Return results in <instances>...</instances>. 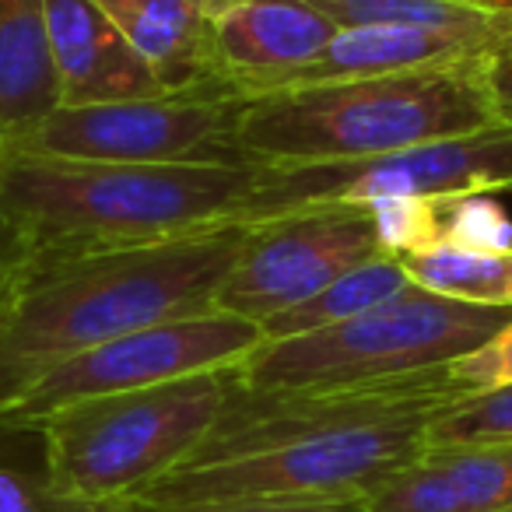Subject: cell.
Wrapping results in <instances>:
<instances>
[{
	"mask_svg": "<svg viewBox=\"0 0 512 512\" xmlns=\"http://www.w3.org/2000/svg\"><path fill=\"white\" fill-rule=\"evenodd\" d=\"M481 442H512V386L456 400L435 414L425 435V446H481Z\"/></svg>",
	"mask_w": 512,
	"mask_h": 512,
	"instance_id": "21",
	"label": "cell"
},
{
	"mask_svg": "<svg viewBox=\"0 0 512 512\" xmlns=\"http://www.w3.org/2000/svg\"><path fill=\"white\" fill-rule=\"evenodd\" d=\"M32 267V253L25 246L22 232L15 228V221L8 218L4 204H0V313L11 302V295L18 292L22 278Z\"/></svg>",
	"mask_w": 512,
	"mask_h": 512,
	"instance_id": "26",
	"label": "cell"
},
{
	"mask_svg": "<svg viewBox=\"0 0 512 512\" xmlns=\"http://www.w3.org/2000/svg\"><path fill=\"white\" fill-rule=\"evenodd\" d=\"M134 505V502H130ZM137 512H369L365 498H320V502H211V505H183V509H144Z\"/></svg>",
	"mask_w": 512,
	"mask_h": 512,
	"instance_id": "25",
	"label": "cell"
},
{
	"mask_svg": "<svg viewBox=\"0 0 512 512\" xmlns=\"http://www.w3.org/2000/svg\"><path fill=\"white\" fill-rule=\"evenodd\" d=\"M60 109L46 0H0V144Z\"/></svg>",
	"mask_w": 512,
	"mask_h": 512,
	"instance_id": "16",
	"label": "cell"
},
{
	"mask_svg": "<svg viewBox=\"0 0 512 512\" xmlns=\"http://www.w3.org/2000/svg\"><path fill=\"white\" fill-rule=\"evenodd\" d=\"M81 512H137L130 502H102V505H85Z\"/></svg>",
	"mask_w": 512,
	"mask_h": 512,
	"instance_id": "29",
	"label": "cell"
},
{
	"mask_svg": "<svg viewBox=\"0 0 512 512\" xmlns=\"http://www.w3.org/2000/svg\"><path fill=\"white\" fill-rule=\"evenodd\" d=\"M404 285H411L404 264H400L397 256H379V260H369V264L334 278L327 288L309 295L299 306L271 316L260 330H264L267 341L316 334V330L337 327V323H348V320H355V316L369 313L372 306H379V302H386L390 295H397Z\"/></svg>",
	"mask_w": 512,
	"mask_h": 512,
	"instance_id": "18",
	"label": "cell"
},
{
	"mask_svg": "<svg viewBox=\"0 0 512 512\" xmlns=\"http://www.w3.org/2000/svg\"><path fill=\"white\" fill-rule=\"evenodd\" d=\"M512 505V442L425 446L365 495L369 512H502Z\"/></svg>",
	"mask_w": 512,
	"mask_h": 512,
	"instance_id": "14",
	"label": "cell"
},
{
	"mask_svg": "<svg viewBox=\"0 0 512 512\" xmlns=\"http://www.w3.org/2000/svg\"><path fill=\"white\" fill-rule=\"evenodd\" d=\"M320 11L337 29H365V25H435V29H463L495 18L463 0H302Z\"/></svg>",
	"mask_w": 512,
	"mask_h": 512,
	"instance_id": "19",
	"label": "cell"
},
{
	"mask_svg": "<svg viewBox=\"0 0 512 512\" xmlns=\"http://www.w3.org/2000/svg\"><path fill=\"white\" fill-rule=\"evenodd\" d=\"M60 109L158 99L165 88L95 0H46Z\"/></svg>",
	"mask_w": 512,
	"mask_h": 512,
	"instance_id": "13",
	"label": "cell"
},
{
	"mask_svg": "<svg viewBox=\"0 0 512 512\" xmlns=\"http://www.w3.org/2000/svg\"><path fill=\"white\" fill-rule=\"evenodd\" d=\"M151 67L165 95L228 92L218 78L211 18L190 0H95Z\"/></svg>",
	"mask_w": 512,
	"mask_h": 512,
	"instance_id": "15",
	"label": "cell"
},
{
	"mask_svg": "<svg viewBox=\"0 0 512 512\" xmlns=\"http://www.w3.org/2000/svg\"><path fill=\"white\" fill-rule=\"evenodd\" d=\"M407 281L442 299L467 306L512 309V249H470L456 242L435 239L432 246L400 260Z\"/></svg>",
	"mask_w": 512,
	"mask_h": 512,
	"instance_id": "17",
	"label": "cell"
},
{
	"mask_svg": "<svg viewBox=\"0 0 512 512\" xmlns=\"http://www.w3.org/2000/svg\"><path fill=\"white\" fill-rule=\"evenodd\" d=\"M235 369L78 400L46 418L36 432L57 491L78 505L137 498L190 460L225 418L239 393Z\"/></svg>",
	"mask_w": 512,
	"mask_h": 512,
	"instance_id": "5",
	"label": "cell"
},
{
	"mask_svg": "<svg viewBox=\"0 0 512 512\" xmlns=\"http://www.w3.org/2000/svg\"><path fill=\"white\" fill-rule=\"evenodd\" d=\"M379 256L386 253L369 204H327L264 218L249 225L214 309L264 327L271 316Z\"/></svg>",
	"mask_w": 512,
	"mask_h": 512,
	"instance_id": "10",
	"label": "cell"
},
{
	"mask_svg": "<svg viewBox=\"0 0 512 512\" xmlns=\"http://www.w3.org/2000/svg\"><path fill=\"white\" fill-rule=\"evenodd\" d=\"M449 376L460 390L474 393H491L512 386V320L505 323L498 334H491L481 348H474L470 355L456 358L449 365Z\"/></svg>",
	"mask_w": 512,
	"mask_h": 512,
	"instance_id": "24",
	"label": "cell"
},
{
	"mask_svg": "<svg viewBox=\"0 0 512 512\" xmlns=\"http://www.w3.org/2000/svg\"><path fill=\"white\" fill-rule=\"evenodd\" d=\"M477 8H484V11H495V15H505V18H512V0H474Z\"/></svg>",
	"mask_w": 512,
	"mask_h": 512,
	"instance_id": "28",
	"label": "cell"
},
{
	"mask_svg": "<svg viewBox=\"0 0 512 512\" xmlns=\"http://www.w3.org/2000/svg\"><path fill=\"white\" fill-rule=\"evenodd\" d=\"M498 190H512V120L379 158L295 165V169L260 165V183L239 225H256L264 218L306 207L372 204L379 197H421L442 207Z\"/></svg>",
	"mask_w": 512,
	"mask_h": 512,
	"instance_id": "7",
	"label": "cell"
},
{
	"mask_svg": "<svg viewBox=\"0 0 512 512\" xmlns=\"http://www.w3.org/2000/svg\"><path fill=\"white\" fill-rule=\"evenodd\" d=\"M502 512H512V505H509V509H502Z\"/></svg>",
	"mask_w": 512,
	"mask_h": 512,
	"instance_id": "31",
	"label": "cell"
},
{
	"mask_svg": "<svg viewBox=\"0 0 512 512\" xmlns=\"http://www.w3.org/2000/svg\"><path fill=\"white\" fill-rule=\"evenodd\" d=\"M264 341L267 337L260 323L221 313V309L155 323V327L113 337L92 351H81L39 376L11 404L0 407V428L36 432L46 418L78 400L148 390V386L214 369H235Z\"/></svg>",
	"mask_w": 512,
	"mask_h": 512,
	"instance_id": "8",
	"label": "cell"
},
{
	"mask_svg": "<svg viewBox=\"0 0 512 512\" xmlns=\"http://www.w3.org/2000/svg\"><path fill=\"white\" fill-rule=\"evenodd\" d=\"M239 99L186 92L57 109L0 151L116 165H253L235 141Z\"/></svg>",
	"mask_w": 512,
	"mask_h": 512,
	"instance_id": "9",
	"label": "cell"
},
{
	"mask_svg": "<svg viewBox=\"0 0 512 512\" xmlns=\"http://www.w3.org/2000/svg\"><path fill=\"white\" fill-rule=\"evenodd\" d=\"M470 397L446 369L327 393H246L186 463L144 488L134 505L365 498L425 449L428 425Z\"/></svg>",
	"mask_w": 512,
	"mask_h": 512,
	"instance_id": "1",
	"label": "cell"
},
{
	"mask_svg": "<svg viewBox=\"0 0 512 512\" xmlns=\"http://www.w3.org/2000/svg\"><path fill=\"white\" fill-rule=\"evenodd\" d=\"M260 165H116L0 151V204L32 264L239 225Z\"/></svg>",
	"mask_w": 512,
	"mask_h": 512,
	"instance_id": "4",
	"label": "cell"
},
{
	"mask_svg": "<svg viewBox=\"0 0 512 512\" xmlns=\"http://www.w3.org/2000/svg\"><path fill=\"white\" fill-rule=\"evenodd\" d=\"M463 4H474V0H463Z\"/></svg>",
	"mask_w": 512,
	"mask_h": 512,
	"instance_id": "30",
	"label": "cell"
},
{
	"mask_svg": "<svg viewBox=\"0 0 512 512\" xmlns=\"http://www.w3.org/2000/svg\"><path fill=\"white\" fill-rule=\"evenodd\" d=\"M512 320V309L467 306L418 285L316 334L264 341L235 369L246 393H327L446 369Z\"/></svg>",
	"mask_w": 512,
	"mask_h": 512,
	"instance_id": "6",
	"label": "cell"
},
{
	"mask_svg": "<svg viewBox=\"0 0 512 512\" xmlns=\"http://www.w3.org/2000/svg\"><path fill=\"white\" fill-rule=\"evenodd\" d=\"M386 256L418 253L442 235V207L421 197H379L369 204Z\"/></svg>",
	"mask_w": 512,
	"mask_h": 512,
	"instance_id": "22",
	"label": "cell"
},
{
	"mask_svg": "<svg viewBox=\"0 0 512 512\" xmlns=\"http://www.w3.org/2000/svg\"><path fill=\"white\" fill-rule=\"evenodd\" d=\"M498 67V57H470L379 78L249 95L239 99L235 141L246 162L295 169L477 134L512 120Z\"/></svg>",
	"mask_w": 512,
	"mask_h": 512,
	"instance_id": "3",
	"label": "cell"
},
{
	"mask_svg": "<svg viewBox=\"0 0 512 512\" xmlns=\"http://www.w3.org/2000/svg\"><path fill=\"white\" fill-rule=\"evenodd\" d=\"M512 53V18L495 15L481 25L463 29H435V25H365V29H337L327 50L299 71L271 81L260 95L281 88L327 85V81L379 78V74L418 71V67L456 64L470 57H498Z\"/></svg>",
	"mask_w": 512,
	"mask_h": 512,
	"instance_id": "11",
	"label": "cell"
},
{
	"mask_svg": "<svg viewBox=\"0 0 512 512\" xmlns=\"http://www.w3.org/2000/svg\"><path fill=\"white\" fill-rule=\"evenodd\" d=\"M22 432L0 428V512H81L85 505L71 502L57 491L43 456V439L36 453L18 446Z\"/></svg>",
	"mask_w": 512,
	"mask_h": 512,
	"instance_id": "20",
	"label": "cell"
},
{
	"mask_svg": "<svg viewBox=\"0 0 512 512\" xmlns=\"http://www.w3.org/2000/svg\"><path fill=\"white\" fill-rule=\"evenodd\" d=\"M337 36L302 0H242L211 18V46L218 78L232 99L260 95L271 81L316 60Z\"/></svg>",
	"mask_w": 512,
	"mask_h": 512,
	"instance_id": "12",
	"label": "cell"
},
{
	"mask_svg": "<svg viewBox=\"0 0 512 512\" xmlns=\"http://www.w3.org/2000/svg\"><path fill=\"white\" fill-rule=\"evenodd\" d=\"M249 225L32 264L0 313V407L113 337L214 309Z\"/></svg>",
	"mask_w": 512,
	"mask_h": 512,
	"instance_id": "2",
	"label": "cell"
},
{
	"mask_svg": "<svg viewBox=\"0 0 512 512\" xmlns=\"http://www.w3.org/2000/svg\"><path fill=\"white\" fill-rule=\"evenodd\" d=\"M193 8H200L207 18H218L221 11H228V8H235V4H242V0H190Z\"/></svg>",
	"mask_w": 512,
	"mask_h": 512,
	"instance_id": "27",
	"label": "cell"
},
{
	"mask_svg": "<svg viewBox=\"0 0 512 512\" xmlns=\"http://www.w3.org/2000/svg\"><path fill=\"white\" fill-rule=\"evenodd\" d=\"M439 239L456 242V246L502 253V249H512V221L498 200H491L488 193H477V197L442 204Z\"/></svg>",
	"mask_w": 512,
	"mask_h": 512,
	"instance_id": "23",
	"label": "cell"
}]
</instances>
